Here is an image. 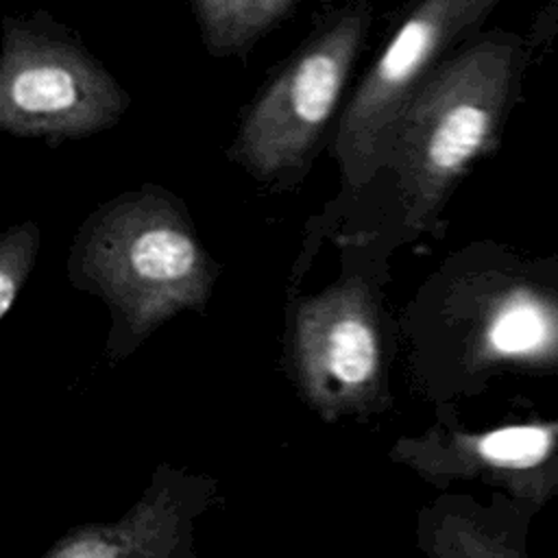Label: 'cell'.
<instances>
[{
  "instance_id": "obj_1",
  "label": "cell",
  "mask_w": 558,
  "mask_h": 558,
  "mask_svg": "<svg viewBox=\"0 0 558 558\" xmlns=\"http://www.w3.org/2000/svg\"><path fill=\"white\" fill-rule=\"evenodd\" d=\"M70 283L105 301L111 360L133 353L181 312L203 314L218 264L179 196L144 183L96 207L68 255Z\"/></svg>"
},
{
  "instance_id": "obj_2",
  "label": "cell",
  "mask_w": 558,
  "mask_h": 558,
  "mask_svg": "<svg viewBox=\"0 0 558 558\" xmlns=\"http://www.w3.org/2000/svg\"><path fill=\"white\" fill-rule=\"evenodd\" d=\"M521 63L523 46L517 35H471L410 98L386 168L395 177L403 227L440 233V214L458 181L497 142Z\"/></svg>"
},
{
  "instance_id": "obj_3",
  "label": "cell",
  "mask_w": 558,
  "mask_h": 558,
  "mask_svg": "<svg viewBox=\"0 0 558 558\" xmlns=\"http://www.w3.org/2000/svg\"><path fill=\"white\" fill-rule=\"evenodd\" d=\"M373 26V0H342L318 15L242 113L231 159L259 185H299L327 137Z\"/></svg>"
},
{
  "instance_id": "obj_4",
  "label": "cell",
  "mask_w": 558,
  "mask_h": 558,
  "mask_svg": "<svg viewBox=\"0 0 558 558\" xmlns=\"http://www.w3.org/2000/svg\"><path fill=\"white\" fill-rule=\"evenodd\" d=\"M373 270L340 277L288 310L286 366L296 392L325 423L368 421L390 408L392 327Z\"/></svg>"
},
{
  "instance_id": "obj_5",
  "label": "cell",
  "mask_w": 558,
  "mask_h": 558,
  "mask_svg": "<svg viewBox=\"0 0 558 558\" xmlns=\"http://www.w3.org/2000/svg\"><path fill=\"white\" fill-rule=\"evenodd\" d=\"M129 92L102 61L48 13L7 15L0 41V129L63 144L116 126Z\"/></svg>"
},
{
  "instance_id": "obj_6",
  "label": "cell",
  "mask_w": 558,
  "mask_h": 558,
  "mask_svg": "<svg viewBox=\"0 0 558 558\" xmlns=\"http://www.w3.org/2000/svg\"><path fill=\"white\" fill-rule=\"evenodd\" d=\"M499 2L412 0L336 120L331 153L342 192H362L388 168L392 135L410 98Z\"/></svg>"
},
{
  "instance_id": "obj_7",
  "label": "cell",
  "mask_w": 558,
  "mask_h": 558,
  "mask_svg": "<svg viewBox=\"0 0 558 558\" xmlns=\"http://www.w3.org/2000/svg\"><path fill=\"white\" fill-rule=\"evenodd\" d=\"M214 495V480L161 464L126 514L68 530L44 558H194V523Z\"/></svg>"
},
{
  "instance_id": "obj_8",
  "label": "cell",
  "mask_w": 558,
  "mask_h": 558,
  "mask_svg": "<svg viewBox=\"0 0 558 558\" xmlns=\"http://www.w3.org/2000/svg\"><path fill=\"white\" fill-rule=\"evenodd\" d=\"M558 353V305L530 288L495 299L469 333L471 364L541 362Z\"/></svg>"
},
{
  "instance_id": "obj_9",
  "label": "cell",
  "mask_w": 558,
  "mask_h": 558,
  "mask_svg": "<svg viewBox=\"0 0 558 558\" xmlns=\"http://www.w3.org/2000/svg\"><path fill=\"white\" fill-rule=\"evenodd\" d=\"M301 0H190L205 50L216 59L246 57Z\"/></svg>"
},
{
  "instance_id": "obj_10",
  "label": "cell",
  "mask_w": 558,
  "mask_h": 558,
  "mask_svg": "<svg viewBox=\"0 0 558 558\" xmlns=\"http://www.w3.org/2000/svg\"><path fill=\"white\" fill-rule=\"evenodd\" d=\"M39 251V225L24 220L9 227L0 238V318H7L24 283L28 281Z\"/></svg>"
}]
</instances>
